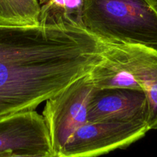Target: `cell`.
Here are the masks:
<instances>
[{"mask_svg": "<svg viewBox=\"0 0 157 157\" xmlns=\"http://www.w3.org/2000/svg\"><path fill=\"white\" fill-rule=\"evenodd\" d=\"M40 10L37 0H0V25L38 26Z\"/></svg>", "mask_w": 157, "mask_h": 157, "instance_id": "obj_9", "label": "cell"}, {"mask_svg": "<svg viewBox=\"0 0 157 157\" xmlns=\"http://www.w3.org/2000/svg\"><path fill=\"white\" fill-rule=\"evenodd\" d=\"M152 2L154 5V6L155 7V9L157 10V0H152Z\"/></svg>", "mask_w": 157, "mask_h": 157, "instance_id": "obj_12", "label": "cell"}, {"mask_svg": "<svg viewBox=\"0 0 157 157\" xmlns=\"http://www.w3.org/2000/svg\"><path fill=\"white\" fill-rule=\"evenodd\" d=\"M148 118V101L143 90L93 88L87 105V123H147Z\"/></svg>", "mask_w": 157, "mask_h": 157, "instance_id": "obj_5", "label": "cell"}, {"mask_svg": "<svg viewBox=\"0 0 157 157\" xmlns=\"http://www.w3.org/2000/svg\"><path fill=\"white\" fill-rule=\"evenodd\" d=\"M0 157H59L55 153H21L6 152L0 154Z\"/></svg>", "mask_w": 157, "mask_h": 157, "instance_id": "obj_10", "label": "cell"}, {"mask_svg": "<svg viewBox=\"0 0 157 157\" xmlns=\"http://www.w3.org/2000/svg\"><path fill=\"white\" fill-rule=\"evenodd\" d=\"M146 123H86L77 129L59 152V157H97L123 149L149 131Z\"/></svg>", "mask_w": 157, "mask_h": 157, "instance_id": "obj_4", "label": "cell"}, {"mask_svg": "<svg viewBox=\"0 0 157 157\" xmlns=\"http://www.w3.org/2000/svg\"><path fill=\"white\" fill-rule=\"evenodd\" d=\"M6 152L54 153L43 115L29 110L0 120V154Z\"/></svg>", "mask_w": 157, "mask_h": 157, "instance_id": "obj_6", "label": "cell"}, {"mask_svg": "<svg viewBox=\"0 0 157 157\" xmlns=\"http://www.w3.org/2000/svg\"><path fill=\"white\" fill-rule=\"evenodd\" d=\"M83 27L106 42L157 46L152 0H83Z\"/></svg>", "mask_w": 157, "mask_h": 157, "instance_id": "obj_2", "label": "cell"}, {"mask_svg": "<svg viewBox=\"0 0 157 157\" xmlns=\"http://www.w3.org/2000/svg\"><path fill=\"white\" fill-rule=\"evenodd\" d=\"M112 51L146 93L149 106L148 128L157 129V46L115 43Z\"/></svg>", "mask_w": 157, "mask_h": 157, "instance_id": "obj_7", "label": "cell"}, {"mask_svg": "<svg viewBox=\"0 0 157 157\" xmlns=\"http://www.w3.org/2000/svg\"><path fill=\"white\" fill-rule=\"evenodd\" d=\"M93 88L89 73L46 101L43 116L56 155L72 134L87 123V105Z\"/></svg>", "mask_w": 157, "mask_h": 157, "instance_id": "obj_3", "label": "cell"}, {"mask_svg": "<svg viewBox=\"0 0 157 157\" xmlns=\"http://www.w3.org/2000/svg\"><path fill=\"white\" fill-rule=\"evenodd\" d=\"M49 0H39V3L41 4V5H43V4L46 3Z\"/></svg>", "mask_w": 157, "mask_h": 157, "instance_id": "obj_11", "label": "cell"}, {"mask_svg": "<svg viewBox=\"0 0 157 157\" xmlns=\"http://www.w3.org/2000/svg\"><path fill=\"white\" fill-rule=\"evenodd\" d=\"M83 0H49L40 10L39 25H72L84 29Z\"/></svg>", "mask_w": 157, "mask_h": 157, "instance_id": "obj_8", "label": "cell"}, {"mask_svg": "<svg viewBox=\"0 0 157 157\" xmlns=\"http://www.w3.org/2000/svg\"><path fill=\"white\" fill-rule=\"evenodd\" d=\"M63 49L43 25H0V120L35 110L69 86Z\"/></svg>", "mask_w": 157, "mask_h": 157, "instance_id": "obj_1", "label": "cell"}]
</instances>
